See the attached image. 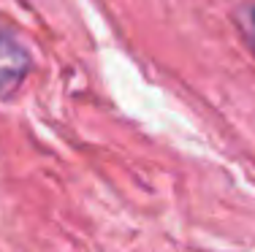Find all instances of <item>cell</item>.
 <instances>
[{"mask_svg": "<svg viewBox=\"0 0 255 252\" xmlns=\"http://www.w3.org/2000/svg\"><path fill=\"white\" fill-rule=\"evenodd\" d=\"M30 68L33 57L27 46L5 22H0V98H11L14 92H19Z\"/></svg>", "mask_w": 255, "mask_h": 252, "instance_id": "6da1fadb", "label": "cell"}, {"mask_svg": "<svg viewBox=\"0 0 255 252\" xmlns=\"http://www.w3.org/2000/svg\"><path fill=\"white\" fill-rule=\"evenodd\" d=\"M234 22H236V27L242 30L245 41L250 44V49L255 52V3L239 5V8H236V14H234Z\"/></svg>", "mask_w": 255, "mask_h": 252, "instance_id": "7a4b0ae2", "label": "cell"}]
</instances>
